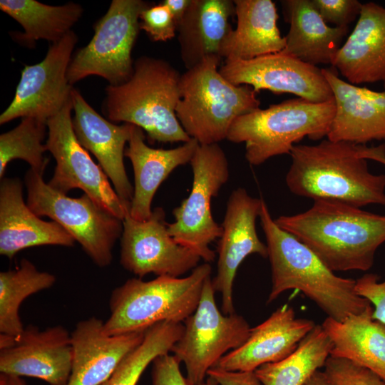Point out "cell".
Here are the masks:
<instances>
[{
	"mask_svg": "<svg viewBox=\"0 0 385 385\" xmlns=\"http://www.w3.org/2000/svg\"><path fill=\"white\" fill-rule=\"evenodd\" d=\"M276 224L308 247L332 271H367L385 242V215L337 200H316Z\"/></svg>",
	"mask_w": 385,
	"mask_h": 385,
	"instance_id": "obj_1",
	"label": "cell"
},
{
	"mask_svg": "<svg viewBox=\"0 0 385 385\" xmlns=\"http://www.w3.org/2000/svg\"><path fill=\"white\" fill-rule=\"evenodd\" d=\"M259 218L272 273L267 304L282 292L295 289L313 301L328 317L339 322L371 306L356 293V280L336 275L308 247L279 227L264 200Z\"/></svg>",
	"mask_w": 385,
	"mask_h": 385,
	"instance_id": "obj_2",
	"label": "cell"
},
{
	"mask_svg": "<svg viewBox=\"0 0 385 385\" xmlns=\"http://www.w3.org/2000/svg\"><path fill=\"white\" fill-rule=\"evenodd\" d=\"M361 145L329 139L294 145L285 177L288 189L314 200H337L356 207L385 206V175L370 173Z\"/></svg>",
	"mask_w": 385,
	"mask_h": 385,
	"instance_id": "obj_3",
	"label": "cell"
},
{
	"mask_svg": "<svg viewBox=\"0 0 385 385\" xmlns=\"http://www.w3.org/2000/svg\"><path fill=\"white\" fill-rule=\"evenodd\" d=\"M180 76L164 59L141 56L134 61L133 73L128 81L106 87L103 113L112 123L140 128L150 142L186 143L191 138L175 113Z\"/></svg>",
	"mask_w": 385,
	"mask_h": 385,
	"instance_id": "obj_4",
	"label": "cell"
},
{
	"mask_svg": "<svg viewBox=\"0 0 385 385\" xmlns=\"http://www.w3.org/2000/svg\"><path fill=\"white\" fill-rule=\"evenodd\" d=\"M211 272L210 265L205 262L185 277L128 279L111 294L106 333L119 335L145 331L161 322H184L196 310Z\"/></svg>",
	"mask_w": 385,
	"mask_h": 385,
	"instance_id": "obj_5",
	"label": "cell"
},
{
	"mask_svg": "<svg viewBox=\"0 0 385 385\" xmlns=\"http://www.w3.org/2000/svg\"><path fill=\"white\" fill-rule=\"evenodd\" d=\"M220 60L207 58L180 76L176 116L200 145L226 139L235 120L259 109L261 103L252 88L234 85L221 75Z\"/></svg>",
	"mask_w": 385,
	"mask_h": 385,
	"instance_id": "obj_6",
	"label": "cell"
},
{
	"mask_svg": "<svg viewBox=\"0 0 385 385\" xmlns=\"http://www.w3.org/2000/svg\"><path fill=\"white\" fill-rule=\"evenodd\" d=\"M334 98L315 103L297 98L242 115L231 125L227 140L245 144V158L260 165L270 158L289 154L304 137L327 136L335 115Z\"/></svg>",
	"mask_w": 385,
	"mask_h": 385,
	"instance_id": "obj_7",
	"label": "cell"
},
{
	"mask_svg": "<svg viewBox=\"0 0 385 385\" xmlns=\"http://www.w3.org/2000/svg\"><path fill=\"white\" fill-rule=\"evenodd\" d=\"M43 176L31 168L25 174L29 208L38 217L46 216L58 223L97 266L110 265L114 245L122 235L123 220L86 193L71 197L55 190Z\"/></svg>",
	"mask_w": 385,
	"mask_h": 385,
	"instance_id": "obj_8",
	"label": "cell"
},
{
	"mask_svg": "<svg viewBox=\"0 0 385 385\" xmlns=\"http://www.w3.org/2000/svg\"><path fill=\"white\" fill-rule=\"evenodd\" d=\"M148 4L142 0H113L95 24L90 42L72 56L67 78L73 86L89 76H98L110 86L128 81L133 73L131 53L140 29V14Z\"/></svg>",
	"mask_w": 385,
	"mask_h": 385,
	"instance_id": "obj_9",
	"label": "cell"
},
{
	"mask_svg": "<svg viewBox=\"0 0 385 385\" xmlns=\"http://www.w3.org/2000/svg\"><path fill=\"white\" fill-rule=\"evenodd\" d=\"M190 164L193 175L192 189L173 210L175 221L168 224V230L175 242L208 263L215 258L210 245L222 232V226L213 219L211 200L229 178V164L218 143L199 144Z\"/></svg>",
	"mask_w": 385,
	"mask_h": 385,
	"instance_id": "obj_10",
	"label": "cell"
},
{
	"mask_svg": "<svg viewBox=\"0 0 385 385\" xmlns=\"http://www.w3.org/2000/svg\"><path fill=\"white\" fill-rule=\"evenodd\" d=\"M215 293L209 277L196 310L184 322L183 333L170 351L184 364L186 377L192 385L205 381L207 371L228 351L241 346L252 329L242 316L220 312Z\"/></svg>",
	"mask_w": 385,
	"mask_h": 385,
	"instance_id": "obj_11",
	"label": "cell"
},
{
	"mask_svg": "<svg viewBox=\"0 0 385 385\" xmlns=\"http://www.w3.org/2000/svg\"><path fill=\"white\" fill-rule=\"evenodd\" d=\"M71 98L55 115L47 120V150L56 165L48 184L55 190L66 194L81 189L111 214L123 220L130 212V203L122 200L109 179L78 141L72 123Z\"/></svg>",
	"mask_w": 385,
	"mask_h": 385,
	"instance_id": "obj_12",
	"label": "cell"
},
{
	"mask_svg": "<svg viewBox=\"0 0 385 385\" xmlns=\"http://www.w3.org/2000/svg\"><path fill=\"white\" fill-rule=\"evenodd\" d=\"M77 41L71 31L50 46L41 62L24 66L14 98L0 115L1 125L26 117L47 122L64 107L71 98L67 72Z\"/></svg>",
	"mask_w": 385,
	"mask_h": 385,
	"instance_id": "obj_13",
	"label": "cell"
},
{
	"mask_svg": "<svg viewBox=\"0 0 385 385\" xmlns=\"http://www.w3.org/2000/svg\"><path fill=\"white\" fill-rule=\"evenodd\" d=\"M200 257L170 235L163 207L139 221L128 213L123 220L120 262L139 278L148 274L180 277L193 270Z\"/></svg>",
	"mask_w": 385,
	"mask_h": 385,
	"instance_id": "obj_14",
	"label": "cell"
},
{
	"mask_svg": "<svg viewBox=\"0 0 385 385\" xmlns=\"http://www.w3.org/2000/svg\"><path fill=\"white\" fill-rule=\"evenodd\" d=\"M72 367L71 334L61 325H34L17 337L0 334V372L67 385Z\"/></svg>",
	"mask_w": 385,
	"mask_h": 385,
	"instance_id": "obj_15",
	"label": "cell"
},
{
	"mask_svg": "<svg viewBox=\"0 0 385 385\" xmlns=\"http://www.w3.org/2000/svg\"><path fill=\"white\" fill-rule=\"evenodd\" d=\"M219 71L231 83L250 86L256 93H288L315 103L334 99L322 69L281 53L247 61L225 60Z\"/></svg>",
	"mask_w": 385,
	"mask_h": 385,
	"instance_id": "obj_16",
	"label": "cell"
},
{
	"mask_svg": "<svg viewBox=\"0 0 385 385\" xmlns=\"http://www.w3.org/2000/svg\"><path fill=\"white\" fill-rule=\"evenodd\" d=\"M263 199L248 194L242 188L234 190L227 200L222 232L217 243V273L212 284L215 292L221 294L222 312H235L233 284L237 271L249 255L257 254L267 257V247L257 232L256 221Z\"/></svg>",
	"mask_w": 385,
	"mask_h": 385,
	"instance_id": "obj_17",
	"label": "cell"
},
{
	"mask_svg": "<svg viewBox=\"0 0 385 385\" xmlns=\"http://www.w3.org/2000/svg\"><path fill=\"white\" fill-rule=\"evenodd\" d=\"M145 331L108 335L101 319L78 322L71 333L72 367L67 385H99L106 381L141 344Z\"/></svg>",
	"mask_w": 385,
	"mask_h": 385,
	"instance_id": "obj_18",
	"label": "cell"
},
{
	"mask_svg": "<svg viewBox=\"0 0 385 385\" xmlns=\"http://www.w3.org/2000/svg\"><path fill=\"white\" fill-rule=\"evenodd\" d=\"M71 101L74 111L72 123L78 141L96 158L119 197L130 203L133 186L128 178L123 158L133 124L117 125L105 119L73 88Z\"/></svg>",
	"mask_w": 385,
	"mask_h": 385,
	"instance_id": "obj_19",
	"label": "cell"
},
{
	"mask_svg": "<svg viewBox=\"0 0 385 385\" xmlns=\"http://www.w3.org/2000/svg\"><path fill=\"white\" fill-rule=\"evenodd\" d=\"M315 325L311 319L297 317L294 309L284 304L252 328L247 341L220 358L214 367L255 371L263 364L279 361L294 351Z\"/></svg>",
	"mask_w": 385,
	"mask_h": 385,
	"instance_id": "obj_20",
	"label": "cell"
},
{
	"mask_svg": "<svg viewBox=\"0 0 385 385\" xmlns=\"http://www.w3.org/2000/svg\"><path fill=\"white\" fill-rule=\"evenodd\" d=\"M336 105L327 139L365 145L385 140V83L374 91L339 78L335 68H322Z\"/></svg>",
	"mask_w": 385,
	"mask_h": 385,
	"instance_id": "obj_21",
	"label": "cell"
},
{
	"mask_svg": "<svg viewBox=\"0 0 385 385\" xmlns=\"http://www.w3.org/2000/svg\"><path fill=\"white\" fill-rule=\"evenodd\" d=\"M75 240L58 223L44 221L24 202L23 183L3 178L0 183V254L12 259L19 251L41 245L72 247Z\"/></svg>",
	"mask_w": 385,
	"mask_h": 385,
	"instance_id": "obj_22",
	"label": "cell"
},
{
	"mask_svg": "<svg viewBox=\"0 0 385 385\" xmlns=\"http://www.w3.org/2000/svg\"><path fill=\"white\" fill-rule=\"evenodd\" d=\"M353 85L385 83V8L362 4L357 23L332 65Z\"/></svg>",
	"mask_w": 385,
	"mask_h": 385,
	"instance_id": "obj_23",
	"label": "cell"
},
{
	"mask_svg": "<svg viewBox=\"0 0 385 385\" xmlns=\"http://www.w3.org/2000/svg\"><path fill=\"white\" fill-rule=\"evenodd\" d=\"M145 140L143 130L133 125L125 156L130 159L134 174L129 214L139 221L150 217L153 199L159 186L176 168L190 163L199 145L191 138L175 148H153Z\"/></svg>",
	"mask_w": 385,
	"mask_h": 385,
	"instance_id": "obj_24",
	"label": "cell"
},
{
	"mask_svg": "<svg viewBox=\"0 0 385 385\" xmlns=\"http://www.w3.org/2000/svg\"><path fill=\"white\" fill-rule=\"evenodd\" d=\"M280 2L284 21L290 25L285 47L280 53L315 66L332 65L348 34V26H329L312 0Z\"/></svg>",
	"mask_w": 385,
	"mask_h": 385,
	"instance_id": "obj_25",
	"label": "cell"
},
{
	"mask_svg": "<svg viewBox=\"0 0 385 385\" xmlns=\"http://www.w3.org/2000/svg\"><path fill=\"white\" fill-rule=\"evenodd\" d=\"M234 15V1L191 0L177 31L186 70L210 57L221 58L220 50L232 29L230 19Z\"/></svg>",
	"mask_w": 385,
	"mask_h": 385,
	"instance_id": "obj_26",
	"label": "cell"
},
{
	"mask_svg": "<svg viewBox=\"0 0 385 385\" xmlns=\"http://www.w3.org/2000/svg\"><path fill=\"white\" fill-rule=\"evenodd\" d=\"M237 26L225 39L220 56L225 60H250L280 53L286 38L277 26L278 14L271 0H235Z\"/></svg>",
	"mask_w": 385,
	"mask_h": 385,
	"instance_id": "obj_27",
	"label": "cell"
},
{
	"mask_svg": "<svg viewBox=\"0 0 385 385\" xmlns=\"http://www.w3.org/2000/svg\"><path fill=\"white\" fill-rule=\"evenodd\" d=\"M372 306L339 322L327 317L322 324L333 343L330 356L348 359L385 381V324L372 317Z\"/></svg>",
	"mask_w": 385,
	"mask_h": 385,
	"instance_id": "obj_28",
	"label": "cell"
},
{
	"mask_svg": "<svg viewBox=\"0 0 385 385\" xmlns=\"http://www.w3.org/2000/svg\"><path fill=\"white\" fill-rule=\"evenodd\" d=\"M0 9L24 29V32H11L12 38L31 48L40 39L52 43L61 40L72 31L83 12L77 3L51 6L35 0H1Z\"/></svg>",
	"mask_w": 385,
	"mask_h": 385,
	"instance_id": "obj_29",
	"label": "cell"
},
{
	"mask_svg": "<svg viewBox=\"0 0 385 385\" xmlns=\"http://www.w3.org/2000/svg\"><path fill=\"white\" fill-rule=\"evenodd\" d=\"M332 347V339L322 324H316L291 354L263 364L254 372L262 385H304L324 366Z\"/></svg>",
	"mask_w": 385,
	"mask_h": 385,
	"instance_id": "obj_30",
	"label": "cell"
},
{
	"mask_svg": "<svg viewBox=\"0 0 385 385\" xmlns=\"http://www.w3.org/2000/svg\"><path fill=\"white\" fill-rule=\"evenodd\" d=\"M56 281L55 275L38 270L26 258L15 269L1 272V334L19 337L24 329L19 315L22 302L29 296L53 287Z\"/></svg>",
	"mask_w": 385,
	"mask_h": 385,
	"instance_id": "obj_31",
	"label": "cell"
},
{
	"mask_svg": "<svg viewBox=\"0 0 385 385\" xmlns=\"http://www.w3.org/2000/svg\"><path fill=\"white\" fill-rule=\"evenodd\" d=\"M183 330V324L168 321L150 327L145 331L141 344L99 385H137L143 371L156 357L171 351Z\"/></svg>",
	"mask_w": 385,
	"mask_h": 385,
	"instance_id": "obj_32",
	"label": "cell"
},
{
	"mask_svg": "<svg viewBox=\"0 0 385 385\" xmlns=\"http://www.w3.org/2000/svg\"><path fill=\"white\" fill-rule=\"evenodd\" d=\"M47 122L26 117L12 130L0 135V178H4L8 164L13 160L21 159L33 170L43 174L49 162L44 157L47 151L43 141L46 136Z\"/></svg>",
	"mask_w": 385,
	"mask_h": 385,
	"instance_id": "obj_33",
	"label": "cell"
},
{
	"mask_svg": "<svg viewBox=\"0 0 385 385\" xmlns=\"http://www.w3.org/2000/svg\"><path fill=\"white\" fill-rule=\"evenodd\" d=\"M324 373L330 385H385L371 371L344 358L329 356Z\"/></svg>",
	"mask_w": 385,
	"mask_h": 385,
	"instance_id": "obj_34",
	"label": "cell"
},
{
	"mask_svg": "<svg viewBox=\"0 0 385 385\" xmlns=\"http://www.w3.org/2000/svg\"><path fill=\"white\" fill-rule=\"evenodd\" d=\"M140 29L153 41H167L175 37L178 25L169 9L161 2L143 9Z\"/></svg>",
	"mask_w": 385,
	"mask_h": 385,
	"instance_id": "obj_35",
	"label": "cell"
},
{
	"mask_svg": "<svg viewBox=\"0 0 385 385\" xmlns=\"http://www.w3.org/2000/svg\"><path fill=\"white\" fill-rule=\"evenodd\" d=\"M326 23L346 27L359 16L362 4L357 0H312Z\"/></svg>",
	"mask_w": 385,
	"mask_h": 385,
	"instance_id": "obj_36",
	"label": "cell"
},
{
	"mask_svg": "<svg viewBox=\"0 0 385 385\" xmlns=\"http://www.w3.org/2000/svg\"><path fill=\"white\" fill-rule=\"evenodd\" d=\"M379 279L377 274H365L356 280L355 289L374 306L373 319L385 324V281Z\"/></svg>",
	"mask_w": 385,
	"mask_h": 385,
	"instance_id": "obj_37",
	"label": "cell"
},
{
	"mask_svg": "<svg viewBox=\"0 0 385 385\" xmlns=\"http://www.w3.org/2000/svg\"><path fill=\"white\" fill-rule=\"evenodd\" d=\"M180 362L174 356L165 354L152 362L151 385H192L180 369Z\"/></svg>",
	"mask_w": 385,
	"mask_h": 385,
	"instance_id": "obj_38",
	"label": "cell"
},
{
	"mask_svg": "<svg viewBox=\"0 0 385 385\" xmlns=\"http://www.w3.org/2000/svg\"><path fill=\"white\" fill-rule=\"evenodd\" d=\"M207 376L217 385H262L254 371H225L212 367Z\"/></svg>",
	"mask_w": 385,
	"mask_h": 385,
	"instance_id": "obj_39",
	"label": "cell"
},
{
	"mask_svg": "<svg viewBox=\"0 0 385 385\" xmlns=\"http://www.w3.org/2000/svg\"><path fill=\"white\" fill-rule=\"evenodd\" d=\"M162 2L169 9L178 26L186 13L191 0H164Z\"/></svg>",
	"mask_w": 385,
	"mask_h": 385,
	"instance_id": "obj_40",
	"label": "cell"
},
{
	"mask_svg": "<svg viewBox=\"0 0 385 385\" xmlns=\"http://www.w3.org/2000/svg\"><path fill=\"white\" fill-rule=\"evenodd\" d=\"M361 154L366 160H373L385 165V143L376 147L363 145Z\"/></svg>",
	"mask_w": 385,
	"mask_h": 385,
	"instance_id": "obj_41",
	"label": "cell"
},
{
	"mask_svg": "<svg viewBox=\"0 0 385 385\" xmlns=\"http://www.w3.org/2000/svg\"><path fill=\"white\" fill-rule=\"evenodd\" d=\"M304 385H330L324 371L319 370L314 372Z\"/></svg>",
	"mask_w": 385,
	"mask_h": 385,
	"instance_id": "obj_42",
	"label": "cell"
},
{
	"mask_svg": "<svg viewBox=\"0 0 385 385\" xmlns=\"http://www.w3.org/2000/svg\"><path fill=\"white\" fill-rule=\"evenodd\" d=\"M0 385H26V384L20 376L1 373Z\"/></svg>",
	"mask_w": 385,
	"mask_h": 385,
	"instance_id": "obj_43",
	"label": "cell"
},
{
	"mask_svg": "<svg viewBox=\"0 0 385 385\" xmlns=\"http://www.w3.org/2000/svg\"><path fill=\"white\" fill-rule=\"evenodd\" d=\"M200 385H217V384L211 378L208 377V379L206 381H203Z\"/></svg>",
	"mask_w": 385,
	"mask_h": 385,
	"instance_id": "obj_44",
	"label": "cell"
}]
</instances>
